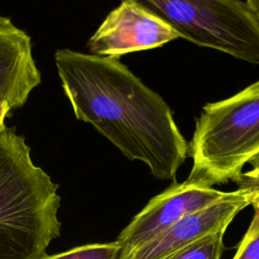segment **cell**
<instances>
[{"label":"cell","mask_w":259,"mask_h":259,"mask_svg":"<svg viewBox=\"0 0 259 259\" xmlns=\"http://www.w3.org/2000/svg\"><path fill=\"white\" fill-rule=\"evenodd\" d=\"M55 64L78 120L92 124L127 159L146 164L154 177L175 178L189 145L157 92L115 57L62 49Z\"/></svg>","instance_id":"1"},{"label":"cell","mask_w":259,"mask_h":259,"mask_svg":"<svg viewBox=\"0 0 259 259\" xmlns=\"http://www.w3.org/2000/svg\"><path fill=\"white\" fill-rule=\"evenodd\" d=\"M25 139L0 133V259H38L60 236L61 197Z\"/></svg>","instance_id":"2"},{"label":"cell","mask_w":259,"mask_h":259,"mask_svg":"<svg viewBox=\"0 0 259 259\" xmlns=\"http://www.w3.org/2000/svg\"><path fill=\"white\" fill-rule=\"evenodd\" d=\"M188 154L192 168L186 181L204 187L235 181L259 157V80L203 106Z\"/></svg>","instance_id":"3"},{"label":"cell","mask_w":259,"mask_h":259,"mask_svg":"<svg viewBox=\"0 0 259 259\" xmlns=\"http://www.w3.org/2000/svg\"><path fill=\"white\" fill-rule=\"evenodd\" d=\"M131 1L194 45L259 65V22L241 0Z\"/></svg>","instance_id":"4"},{"label":"cell","mask_w":259,"mask_h":259,"mask_svg":"<svg viewBox=\"0 0 259 259\" xmlns=\"http://www.w3.org/2000/svg\"><path fill=\"white\" fill-rule=\"evenodd\" d=\"M235 191H222L192 183L173 182L154 196L116 238L120 255L140 247L180 219L231 197Z\"/></svg>","instance_id":"5"},{"label":"cell","mask_w":259,"mask_h":259,"mask_svg":"<svg viewBox=\"0 0 259 259\" xmlns=\"http://www.w3.org/2000/svg\"><path fill=\"white\" fill-rule=\"evenodd\" d=\"M179 37L159 17L138 3L125 0L108 13L89 38L87 47L93 55L119 58L162 47Z\"/></svg>","instance_id":"6"},{"label":"cell","mask_w":259,"mask_h":259,"mask_svg":"<svg viewBox=\"0 0 259 259\" xmlns=\"http://www.w3.org/2000/svg\"><path fill=\"white\" fill-rule=\"evenodd\" d=\"M251 200L247 190L238 188L231 197L185 215L119 259H164L204 236L226 231L234 218L251 205Z\"/></svg>","instance_id":"7"},{"label":"cell","mask_w":259,"mask_h":259,"mask_svg":"<svg viewBox=\"0 0 259 259\" xmlns=\"http://www.w3.org/2000/svg\"><path fill=\"white\" fill-rule=\"evenodd\" d=\"M40 82L29 35L0 15V94L16 109Z\"/></svg>","instance_id":"8"},{"label":"cell","mask_w":259,"mask_h":259,"mask_svg":"<svg viewBox=\"0 0 259 259\" xmlns=\"http://www.w3.org/2000/svg\"><path fill=\"white\" fill-rule=\"evenodd\" d=\"M225 232L204 236L164 259H221L225 250Z\"/></svg>","instance_id":"9"},{"label":"cell","mask_w":259,"mask_h":259,"mask_svg":"<svg viewBox=\"0 0 259 259\" xmlns=\"http://www.w3.org/2000/svg\"><path fill=\"white\" fill-rule=\"evenodd\" d=\"M120 252V246L114 241L86 244L55 255L45 254L38 259H119Z\"/></svg>","instance_id":"10"},{"label":"cell","mask_w":259,"mask_h":259,"mask_svg":"<svg viewBox=\"0 0 259 259\" xmlns=\"http://www.w3.org/2000/svg\"><path fill=\"white\" fill-rule=\"evenodd\" d=\"M254 215L233 259H259V201L251 204Z\"/></svg>","instance_id":"11"},{"label":"cell","mask_w":259,"mask_h":259,"mask_svg":"<svg viewBox=\"0 0 259 259\" xmlns=\"http://www.w3.org/2000/svg\"><path fill=\"white\" fill-rule=\"evenodd\" d=\"M234 182L238 185L239 189L247 190L250 193L251 204L259 201V164L249 171L242 172Z\"/></svg>","instance_id":"12"},{"label":"cell","mask_w":259,"mask_h":259,"mask_svg":"<svg viewBox=\"0 0 259 259\" xmlns=\"http://www.w3.org/2000/svg\"><path fill=\"white\" fill-rule=\"evenodd\" d=\"M11 109H12V106H11L10 102L4 96H2L0 94V133L4 132L7 128L5 126L4 120Z\"/></svg>","instance_id":"13"},{"label":"cell","mask_w":259,"mask_h":259,"mask_svg":"<svg viewBox=\"0 0 259 259\" xmlns=\"http://www.w3.org/2000/svg\"><path fill=\"white\" fill-rule=\"evenodd\" d=\"M245 3L259 22V0H246Z\"/></svg>","instance_id":"14"}]
</instances>
